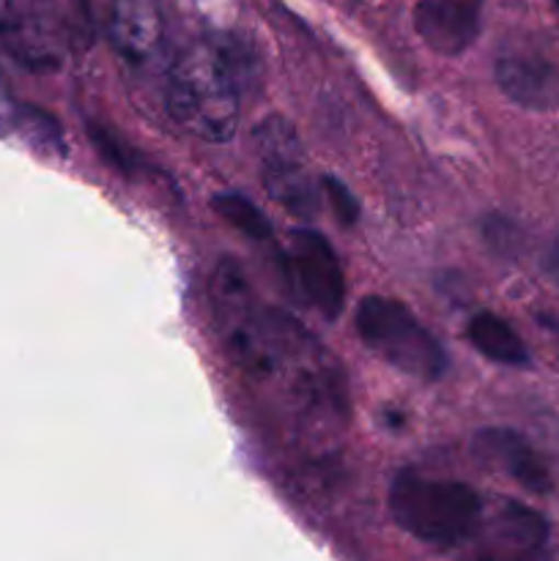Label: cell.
Segmentation results:
<instances>
[{
    "label": "cell",
    "mask_w": 559,
    "mask_h": 561,
    "mask_svg": "<svg viewBox=\"0 0 559 561\" xmlns=\"http://www.w3.org/2000/svg\"><path fill=\"white\" fill-rule=\"evenodd\" d=\"M168 110L186 131L225 142L239 126V80L214 42L181 49L168 71Z\"/></svg>",
    "instance_id": "obj_1"
},
{
    "label": "cell",
    "mask_w": 559,
    "mask_h": 561,
    "mask_svg": "<svg viewBox=\"0 0 559 561\" xmlns=\"http://www.w3.org/2000/svg\"><path fill=\"white\" fill-rule=\"evenodd\" d=\"M389 515L406 535L427 546H458L482 520V496L466 482L400 471L389 485Z\"/></svg>",
    "instance_id": "obj_2"
},
{
    "label": "cell",
    "mask_w": 559,
    "mask_h": 561,
    "mask_svg": "<svg viewBox=\"0 0 559 561\" xmlns=\"http://www.w3.org/2000/svg\"><path fill=\"white\" fill-rule=\"evenodd\" d=\"M354 327L373 354L417 381L433 383L447 373L449 356L444 345L403 301L365 296L354 312Z\"/></svg>",
    "instance_id": "obj_3"
},
{
    "label": "cell",
    "mask_w": 559,
    "mask_h": 561,
    "mask_svg": "<svg viewBox=\"0 0 559 561\" xmlns=\"http://www.w3.org/2000/svg\"><path fill=\"white\" fill-rule=\"evenodd\" d=\"M255 142L269 197L294 217H316L318 192L307 175L305 153L294 126L283 118H266L255 131Z\"/></svg>",
    "instance_id": "obj_4"
},
{
    "label": "cell",
    "mask_w": 559,
    "mask_h": 561,
    "mask_svg": "<svg viewBox=\"0 0 559 561\" xmlns=\"http://www.w3.org/2000/svg\"><path fill=\"white\" fill-rule=\"evenodd\" d=\"M288 272L312 310L338 321L345 305V274L332 244L316 230H294Z\"/></svg>",
    "instance_id": "obj_5"
},
{
    "label": "cell",
    "mask_w": 559,
    "mask_h": 561,
    "mask_svg": "<svg viewBox=\"0 0 559 561\" xmlns=\"http://www.w3.org/2000/svg\"><path fill=\"white\" fill-rule=\"evenodd\" d=\"M0 44L27 71L47 75L64 64V47L44 0H0Z\"/></svg>",
    "instance_id": "obj_6"
},
{
    "label": "cell",
    "mask_w": 559,
    "mask_h": 561,
    "mask_svg": "<svg viewBox=\"0 0 559 561\" xmlns=\"http://www.w3.org/2000/svg\"><path fill=\"white\" fill-rule=\"evenodd\" d=\"M486 0H417L414 27L427 49L458 58L475 44Z\"/></svg>",
    "instance_id": "obj_7"
},
{
    "label": "cell",
    "mask_w": 559,
    "mask_h": 561,
    "mask_svg": "<svg viewBox=\"0 0 559 561\" xmlns=\"http://www.w3.org/2000/svg\"><path fill=\"white\" fill-rule=\"evenodd\" d=\"M493 69L504 96L521 107L548 110L559 102V69L537 47H504Z\"/></svg>",
    "instance_id": "obj_8"
},
{
    "label": "cell",
    "mask_w": 559,
    "mask_h": 561,
    "mask_svg": "<svg viewBox=\"0 0 559 561\" xmlns=\"http://www.w3.org/2000/svg\"><path fill=\"white\" fill-rule=\"evenodd\" d=\"M475 453L497 469H502L524 491L535 493V496L551 493L554 482L546 460L537 455V449L521 433L507 431V427H486V431L477 433Z\"/></svg>",
    "instance_id": "obj_9"
},
{
    "label": "cell",
    "mask_w": 559,
    "mask_h": 561,
    "mask_svg": "<svg viewBox=\"0 0 559 561\" xmlns=\"http://www.w3.org/2000/svg\"><path fill=\"white\" fill-rule=\"evenodd\" d=\"M110 44L121 58L146 64L162 47L164 22L153 0H113L107 16Z\"/></svg>",
    "instance_id": "obj_10"
},
{
    "label": "cell",
    "mask_w": 559,
    "mask_h": 561,
    "mask_svg": "<svg viewBox=\"0 0 559 561\" xmlns=\"http://www.w3.org/2000/svg\"><path fill=\"white\" fill-rule=\"evenodd\" d=\"M469 343L480 351L486 359L497 362L504 367H526L529 365V351H526L524 340L518 337L513 327L504 318L493 316V312H477L466 327Z\"/></svg>",
    "instance_id": "obj_11"
},
{
    "label": "cell",
    "mask_w": 559,
    "mask_h": 561,
    "mask_svg": "<svg viewBox=\"0 0 559 561\" xmlns=\"http://www.w3.org/2000/svg\"><path fill=\"white\" fill-rule=\"evenodd\" d=\"M493 535L513 551H537L548 540V520L521 502H504L493 518Z\"/></svg>",
    "instance_id": "obj_12"
},
{
    "label": "cell",
    "mask_w": 559,
    "mask_h": 561,
    "mask_svg": "<svg viewBox=\"0 0 559 561\" xmlns=\"http://www.w3.org/2000/svg\"><path fill=\"white\" fill-rule=\"evenodd\" d=\"M212 208L225 222L233 225L239 233L250 236V239L263 241L272 236V222L266 219V214L250 197L239 195V192H219V195L212 197Z\"/></svg>",
    "instance_id": "obj_13"
},
{
    "label": "cell",
    "mask_w": 559,
    "mask_h": 561,
    "mask_svg": "<svg viewBox=\"0 0 559 561\" xmlns=\"http://www.w3.org/2000/svg\"><path fill=\"white\" fill-rule=\"evenodd\" d=\"M11 129H14L27 146L38 148V151L55 153V157L66 153L64 135H60L58 124H55V118H49L47 113H42V110L20 107L14 113V118H11Z\"/></svg>",
    "instance_id": "obj_14"
},
{
    "label": "cell",
    "mask_w": 559,
    "mask_h": 561,
    "mask_svg": "<svg viewBox=\"0 0 559 561\" xmlns=\"http://www.w3.org/2000/svg\"><path fill=\"white\" fill-rule=\"evenodd\" d=\"M321 190L340 225H354L360 219V201L351 195V190L343 181L334 179V175H323Z\"/></svg>",
    "instance_id": "obj_15"
},
{
    "label": "cell",
    "mask_w": 559,
    "mask_h": 561,
    "mask_svg": "<svg viewBox=\"0 0 559 561\" xmlns=\"http://www.w3.org/2000/svg\"><path fill=\"white\" fill-rule=\"evenodd\" d=\"M482 233H486V241L493 247L497 252H510V241L518 239V230H515L513 222H507V219L502 217H491L486 219V228H482Z\"/></svg>",
    "instance_id": "obj_16"
},
{
    "label": "cell",
    "mask_w": 559,
    "mask_h": 561,
    "mask_svg": "<svg viewBox=\"0 0 559 561\" xmlns=\"http://www.w3.org/2000/svg\"><path fill=\"white\" fill-rule=\"evenodd\" d=\"M543 274L551 285L559 288V233L554 236L551 244L546 247V255H543Z\"/></svg>",
    "instance_id": "obj_17"
},
{
    "label": "cell",
    "mask_w": 559,
    "mask_h": 561,
    "mask_svg": "<svg viewBox=\"0 0 559 561\" xmlns=\"http://www.w3.org/2000/svg\"><path fill=\"white\" fill-rule=\"evenodd\" d=\"M554 3H557V9H559V0H554Z\"/></svg>",
    "instance_id": "obj_18"
}]
</instances>
